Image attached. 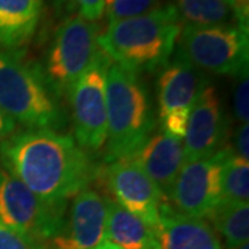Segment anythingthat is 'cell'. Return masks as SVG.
Here are the masks:
<instances>
[{
  "label": "cell",
  "instance_id": "5bb4252c",
  "mask_svg": "<svg viewBox=\"0 0 249 249\" xmlns=\"http://www.w3.org/2000/svg\"><path fill=\"white\" fill-rule=\"evenodd\" d=\"M157 237L160 249H223L217 234L205 219L180 213L168 201L160 209Z\"/></svg>",
  "mask_w": 249,
  "mask_h": 249
},
{
  "label": "cell",
  "instance_id": "7c38bea8",
  "mask_svg": "<svg viewBox=\"0 0 249 249\" xmlns=\"http://www.w3.org/2000/svg\"><path fill=\"white\" fill-rule=\"evenodd\" d=\"M229 136V121L212 85L206 86L190 112L183 142V165L220 151Z\"/></svg>",
  "mask_w": 249,
  "mask_h": 249
},
{
  "label": "cell",
  "instance_id": "9c48e42d",
  "mask_svg": "<svg viewBox=\"0 0 249 249\" xmlns=\"http://www.w3.org/2000/svg\"><path fill=\"white\" fill-rule=\"evenodd\" d=\"M158 76V116L162 132L183 140L196 98L209 86L205 72L173 53Z\"/></svg>",
  "mask_w": 249,
  "mask_h": 249
},
{
  "label": "cell",
  "instance_id": "d4e9b609",
  "mask_svg": "<svg viewBox=\"0 0 249 249\" xmlns=\"http://www.w3.org/2000/svg\"><path fill=\"white\" fill-rule=\"evenodd\" d=\"M234 155L249 162V126L248 124H241L235 133L234 148H231Z\"/></svg>",
  "mask_w": 249,
  "mask_h": 249
},
{
  "label": "cell",
  "instance_id": "4316f807",
  "mask_svg": "<svg viewBox=\"0 0 249 249\" xmlns=\"http://www.w3.org/2000/svg\"><path fill=\"white\" fill-rule=\"evenodd\" d=\"M17 132V124L0 108V144Z\"/></svg>",
  "mask_w": 249,
  "mask_h": 249
},
{
  "label": "cell",
  "instance_id": "f1b7e54d",
  "mask_svg": "<svg viewBox=\"0 0 249 249\" xmlns=\"http://www.w3.org/2000/svg\"><path fill=\"white\" fill-rule=\"evenodd\" d=\"M238 249H249V245L248 244H245V245H242V247H240Z\"/></svg>",
  "mask_w": 249,
  "mask_h": 249
},
{
  "label": "cell",
  "instance_id": "8fae6325",
  "mask_svg": "<svg viewBox=\"0 0 249 249\" xmlns=\"http://www.w3.org/2000/svg\"><path fill=\"white\" fill-rule=\"evenodd\" d=\"M107 188L127 212L137 216L157 232L160 209L166 198L154 184L134 157L112 160L103 173Z\"/></svg>",
  "mask_w": 249,
  "mask_h": 249
},
{
  "label": "cell",
  "instance_id": "6da1fadb",
  "mask_svg": "<svg viewBox=\"0 0 249 249\" xmlns=\"http://www.w3.org/2000/svg\"><path fill=\"white\" fill-rule=\"evenodd\" d=\"M1 166L49 204H68L100 176L98 163L68 134L19 130L0 144Z\"/></svg>",
  "mask_w": 249,
  "mask_h": 249
},
{
  "label": "cell",
  "instance_id": "cb8c5ba5",
  "mask_svg": "<svg viewBox=\"0 0 249 249\" xmlns=\"http://www.w3.org/2000/svg\"><path fill=\"white\" fill-rule=\"evenodd\" d=\"M0 249H46L31 240L25 238L19 232L13 230L0 220Z\"/></svg>",
  "mask_w": 249,
  "mask_h": 249
},
{
  "label": "cell",
  "instance_id": "484cf974",
  "mask_svg": "<svg viewBox=\"0 0 249 249\" xmlns=\"http://www.w3.org/2000/svg\"><path fill=\"white\" fill-rule=\"evenodd\" d=\"M235 13L237 19L240 25L245 29H248L249 18V0H224Z\"/></svg>",
  "mask_w": 249,
  "mask_h": 249
},
{
  "label": "cell",
  "instance_id": "f546056e",
  "mask_svg": "<svg viewBox=\"0 0 249 249\" xmlns=\"http://www.w3.org/2000/svg\"><path fill=\"white\" fill-rule=\"evenodd\" d=\"M104 1H106V4H107V3H109V1H111V0H104Z\"/></svg>",
  "mask_w": 249,
  "mask_h": 249
},
{
  "label": "cell",
  "instance_id": "ac0fdd59",
  "mask_svg": "<svg viewBox=\"0 0 249 249\" xmlns=\"http://www.w3.org/2000/svg\"><path fill=\"white\" fill-rule=\"evenodd\" d=\"M227 249H238L249 240V204L220 201L208 216Z\"/></svg>",
  "mask_w": 249,
  "mask_h": 249
},
{
  "label": "cell",
  "instance_id": "44dd1931",
  "mask_svg": "<svg viewBox=\"0 0 249 249\" xmlns=\"http://www.w3.org/2000/svg\"><path fill=\"white\" fill-rule=\"evenodd\" d=\"M163 6L162 0H111L106 4L104 14L109 25L118 21L150 14Z\"/></svg>",
  "mask_w": 249,
  "mask_h": 249
},
{
  "label": "cell",
  "instance_id": "7a4b0ae2",
  "mask_svg": "<svg viewBox=\"0 0 249 249\" xmlns=\"http://www.w3.org/2000/svg\"><path fill=\"white\" fill-rule=\"evenodd\" d=\"M181 22L173 4L142 17L109 24L98 47L112 64L142 75L160 70L175 53Z\"/></svg>",
  "mask_w": 249,
  "mask_h": 249
},
{
  "label": "cell",
  "instance_id": "52a82bcc",
  "mask_svg": "<svg viewBox=\"0 0 249 249\" xmlns=\"http://www.w3.org/2000/svg\"><path fill=\"white\" fill-rule=\"evenodd\" d=\"M68 204H49L0 166V220L45 247L65 222Z\"/></svg>",
  "mask_w": 249,
  "mask_h": 249
},
{
  "label": "cell",
  "instance_id": "e0dca14e",
  "mask_svg": "<svg viewBox=\"0 0 249 249\" xmlns=\"http://www.w3.org/2000/svg\"><path fill=\"white\" fill-rule=\"evenodd\" d=\"M106 238L122 249H160L157 232L137 216L106 196Z\"/></svg>",
  "mask_w": 249,
  "mask_h": 249
},
{
  "label": "cell",
  "instance_id": "5b68a950",
  "mask_svg": "<svg viewBox=\"0 0 249 249\" xmlns=\"http://www.w3.org/2000/svg\"><path fill=\"white\" fill-rule=\"evenodd\" d=\"M175 53L199 71L237 76L248 70V29L238 25H183Z\"/></svg>",
  "mask_w": 249,
  "mask_h": 249
},
{
  "label": "cell",
  "instance_id": "d6986e66",
  "mask_svg": "<svg viewBox=\"0 0 249 249\" xmlns=\"http://www.w3.org/2000/svg\"><path fill=\"white\" fill-rule=\"evenodd\" d=\"M173 6L176 7L181 25L241 27L234 10L224 0H178Z\"/></svg>",
  "mask_w": 249,
  "mask_h": 249
},
{
  "label": "cell",
  "instance_id": "277c9868",
  "mask_svg": "<svg viewBox=\"0 0 249 249\" xmlns=\"http://www.w3.org/2000/svg\"><path fill=\"white\" fill-rule=\"evenodd\" d=\"M150 93L140 75L111 64L107 73V145L104 160L133 157L155 130Z\"/></svg>",
  "mask_w": 249,
  "mask_h": 249
},
{
  "label": "cell",
  "instance_id": "603a6c76",
  "mask_svg": "<svg viewBox=\"0 0 249 249\" xmlns=\"http://www.w3.org/2000/svg\"><path fill=\"white\" fill-rule=\"evenodd\" d=\"M72 10L78 13V16L89 22H96L104 16L106 1L104 0H62Z\"/></svg>",
  "mask_w": 249,
  "mask_h": 249
},
{
  "label": "cell",
  "instance_id": "ba28073f",
  "mask_svg": "<svg viewBox=\"0 0 249 249\" xmlns=\"http://www.w3.org/2000/svg\"><path fill=\"white\" fill-rule=\"evenodd\" d=\"M112 62L101 50L68 96L75 140L89 154L107 140V73Z\"/></svg>",
  "mask_w": 249,
  "mask_h": 249
},
{
  "label": "cell",
  "instance_id": "8992f818",
  "mask_svg": "<svg viewBox=\"0 0 249 249\" xmlns=\"http://www.w3.org/2000/svg\"><path fill=\"white\" fill-rule=\"evenodd\" d=\"M98 27L73 14L54 32L46 54L43 72L50 86L61 98H68L72 88L100 52Z\"/></svg>",
  "mask_w": 249,
  "mask_h": 249
},
{
  "label": "cell",
  "instance_id": "9a60e30c",
  "mask_svg": "<svg viewBox=\"0 0 249 249\" xmlns=\"http://www.w3.org/2000/svg\"><path fill=\"white\" fill-rule=\"evenodd\" d=\"M162 196L169 198L172 187L183 166V140L160 132L133 155Z\"/></svg>",
  "mask_w": 249,
  "mask_h": 249
},
{
  "label": "cell",
  "instance_id": "7402d4cb",
  "mask_svg": "<svg viewBox=\"0 0 249 249\" xmlns=\"http://www.w3.org/2000/svg\"><path fill=\"white\" fill-rule=\"evenodd\" d=\"M235 85L232 90V112L241 124H248L249 119V78L248 70L234 76Z\"/></svg>",
  "mask_w": 249,
  "mask_h": 249
},
{
  "label": "cell",
  "instance_id": "3957f363",
  "mask_svg": "<svg viewBox=\"0 0 249 249\" xmlns=\"http://www.w3.org/2000/svg\"><path fill=\"white\" fill-rule=\"evenodd\" d=\"M0 108L25 130L57 132L65 126L61 97L22 50L0 49Z\"/></svg>",
  "mask_w": 249,
  "mask_h": 249
},
{
  "label": "cell",
  "instance_id": "2e32d148",
  "mask_svg": "<svg viewBox=\"0 0 249 249\" xmlns=\"http://www.w3.org/2000/svg\"><path fill=\"white\" fill-rule=\"evenodd\" d=\"M43 0H0V49L22 50L32 40Z\"/></svg>",
  "mask_w": 249,
  "mask_h": 249
},
{
  "label": "cell",
  "instance_id": "30bf717a",
  "mask_svg": "<svg viewBox=\"0 0 249 249\" xmlns=\"http://www.w3.org/2000/svg\"><path fill=\"white\" fill-rule=\"evenodd\" d=\"M231 151V147H223L208 158L181 166L169 194L176 211L196 219H208L222 201V166Z\"/></svg>",
  "mask_w": 249,
  "mask_h": 249
},
{
  "label": "cell",
  "instance_id": "ffe728a7",
  "mask_svg": "<svg viewBox=\"0 0 249 249\" xmlns=\"http://www.w3.org/2000/svg\"><path fill=\"white\" fill-rule=\"evenodd\" d=\"M222 201L248 202L249 162L230 152L222 166Z\"/></svg>",
  "mask_w": 249,
  "mask_h": 249
},
{
  "label": "cell",
  "instance_id": "4fadbf2b",
  "mask_svg": "<svg viewBox=\"0 0 249 249\" xmlns=\"http://www.w3.org/2000/svg\"><path fill=\"white\" fill-rule=\"evenodd\" d=\"M106 196L86 188L73 196L61 230L46 249H94L106 238Z\"/></svg>",
  "mask_w": 249,
  "mask_h": 249
},
{
  "label": "cell",
  "instance_id": "83f0119b",
  "mask_svg": "<svg viewBox=\"0 0 249 249\" xmlns=\"http://www.w3.org/2000/svg\"><path fill=\"white\" fill-rule=\"evenodd\" d=\"M94 249H122L121 247H118L116 244H114V242H111V241L108 240H104L98 247H96Z\"/></svg>",
  "mask_w": 249,
  "mask_h": 249
}]
</instances>
